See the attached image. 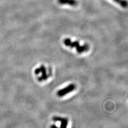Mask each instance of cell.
Instances as JSON below:
<instances>
[{
	"instance_id": "5",
	"label": "cell",
	"mask_w": 128,
	"mask_h": 128,
	"mask_svg": "<svg viewBox=\"0 0 128 128\" xmlns=\"http://www.w3.org/2000/svg\"><path fill=\"white\" fill-rule=\"evenodd\" d=\"M39 68L40 69V73H42V76L39 78V81H42L44 80H47L48 78V75L47 74L45 67L43 66H41Z\"/></svg>"
},
{
	"instance_id": "8",
	"label": "cell",
	"mask_w": 128,
	"mask_h": 128,
	"mask_svg": "<svg viewBox=\"0 0 128 128\" xmlns=\"http://www.w3.org/2000/svg\"><path fill=\"white\" fill-rule=\"evenodd\" d=\"M51 127H57V126H56V125H52V126H51Z\"/></svg>"
},
{
	"instance_id": "4",
	"label": "cell",
	"mask_w": 128,
	"mask_h": 128,
	"mask_svg": "<svg viewBox=\"0 0 128 128\" xmlns=\"http://www.w3.org/2000/svg\"><path fill=\"white\" fill-rule=\"evenodd\" d=\"M53 120L55 121H59L61 122V128H66L67 127L68 124V120L66 119L63 118L59 117H54L53 118Z\"/></svg>"
},
{
	"instance_id": "3",
	"label": "cell",
	"mask_w": 128,
	"mask_h": 128,
	"mask_svg": "<svg viewBox=\"0 0 128 128\" xmlns=\"http://www.w3.org/2000/svg\"><path fill=\"white\" fill-rule=\"evenodd\" d=\"M58 2L61 5H68L72 6L78 5V2L76 0H58Z\"/></svg>"
},
{
	"instance_id": "2",
	"label": "cell",
	"mask_w": 128,
	"mask_h": 128,
	"mask_svg": "<svg viewBox=\"0 0 128 128\" xmlns=\"http://www.w3.org/2000/svg\"><path fill=\"white\" fill-rule=\"evenodd\" d=\"M75 85L74 84H70L65 88L59 90L57 94L59 97L65 96L67 93L72 92L75 89Z\"/></svg>"
},
{
	"instance_id": "1",
	"label": "cell",
	"mask_w": 128,
	"mask_h": 128,
	"mask_svg": "<svg viewBox=\"0 0 128 128\" xmlns=\"http://www.w3.org/2000/svg\"><path fill=\"white\" fill-rule=\"evenodd\" d=\"M64 42L66 46H68L71 47H75L77 51L79 53H81L85 51H87L89 49V47L87 45L85 44L83 46H81L78 41H75L72 42L69 39H65Z\"/></svg>"
},
{
	"instance_id": "7",
	"label": "cell",
	"mask_w": 128,
	"mask_h": 128,
	"mask_svg": "<svg viewBox=\"0 0 128 128\" xmlns=\"http://www.w3.org/2000/svg\"><path fill=\"white\" fill-rule=\"evenodd\" d=\"M40 73V69L39 68H36V69H35V74H39Z\"/></svg>"
},
{
	"instance_id": "6",
	"label": "cell",
	"mask_w": 128,
	"mask_h": 128,
	"mask_svg": "<svg viewBox=\"0 0 128 128\" xmlns=\"http://www.w3.org/2000/svg\"><path fill=\"white\" fill-rule=\"evenodd\" d=\"M113 1L123 8H126L127 7V2L126 0H113Z\"/></svg>"
}]
</instances>
